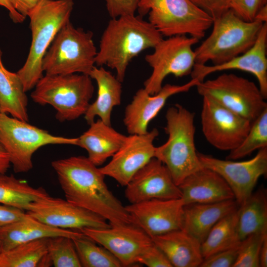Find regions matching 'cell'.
<instances>
[{
  "mask_svg": "<svg viewBox=\"0 0 267 267\" xmlns=\"http://www.w3.org/2000/svg\"><path fill=\"white\" fill-rule=\"evenodd\" d=\"M10 165L9 156L0 142V175L5 174Z\"/></svg>",
  "mask_w": 267,
  "mask_h": 267,
  "instance_id": "ee69618b",
  "label": "cell"
},
{
  "mask_svg": "<svg viewBox=\"0 0 267 267\" xmlns=\"http://www.w3.org/2000/svg\"><path fill=\"white\" fill-rule=\"evenodd\" d=\"M2 252V243H1V240L0 239V254Z\"/></svg>",
  "mask_w": 267,
  "mask_h": 267,
  "instance_id": "7dc6e473",
  "label": "cell"
},
{
  "mask_svg": "<svg viewBox=\"0 0 267 267\" xmlns=\"http://www.w3.org/2000/svg\"><path fill=\"white\" fill-rule=\"evenodd\" d=\"M238 207L235 199L184 205L182 229L202 243L213 227Z\"/></svg>",
  "mask_w": 267,
  "mask_h": 267,
  "instance_id": "603a6c76",
  "label": "cell"
},
{
  "mask_svg": "<svg viewBox=\"0 0 267 267\" xmlns=\"http://www.w3.org/2000/svg\"><path fill=\"white\" fill-rule=\"evenodd\" d=\"M267 232L252 234L241 241L236 261L233 267H259L261 247Z\"/></svg>",
  "mask_w": 267,
  "mask_h": 267,
  "instance_id": "e575fe53",
  "label": "cell"
},
{
  "mask_svg": "<svg viewBox=\"0 0 267 267\" xmlns=\"http://www.w3.org/2000/svg\"><path fill=\"white\" fill-rule=\"evenodd\" d=\"M202 97L201 123L205 138L218 149H234L245 138L252 122L212 98Z\"/></svg>",
  "mask_w": 267,
  "mask_h": 267,
  "instance_id": "7c38bea8",
  "label": "cell"
},
{
  "mask_svg": "<svg viewBox=\"0 0 267 267\" xmlns=\"http://www.w3.org/2000/svg\"><path fill=\"white\" fill-rule=\"evenodd\" d=\"M59 236L73 239L86 236L80 230L61 229L48 225L27 213L20 220L0 227L2 251L22 243Z\"/></svg>",
  "mask_w": 267,
  "mask_h": 267,
  "instance_id": "7402d4cb",
  "label": "cell"
},
{
  "mask_svg": "<svg viewBox=\"0 0 267 267\" xmlns=\"http://www.w3.org/2000/svg\"><path fill=\"white\" fill-rule=\"evenodd\" d=\"M31 94L40 105L49 104L60 122L71 121L85 115L94 92L91 77L86 74L46 75L37 82Z\"/></svg>",
  "mask_w": 267,
  "mask_h": 267,
  "instance_id": "8992f818",
  "label": "cell"
},
{
  "mask_svg": "<svg viewBox=\"0 0 267 267\" xmlns=\"http://www.w3.org/2000/svg\"><path fill=\"white\" fill-rule=\"evenodd\" d=\"M73 239L82 267H123L110 251L103 246L96 245L94 241L87 236Z\"/></svg>",
  "mask_w": 267,
  "mask_h": 267,
  "instance_id": "1f68e13d",
  "label": "cell"
},
{
  "mask_svg": "<svg viewBox=\"0 0 267 267\" xmlns=\"http://www.w3.org/2000/svg\"><path fill=\"white\" fill-rule=\"evenodd\" d=\"M254 20L262 23L267 22V4L262 7L257 12Z\"/></svg>",
  "mask_w": 267,
  "mask_h": 267,
  "instance_id": "bcb514c9",
  "label": "cell"
},
{
  "mask_svg": "<svg viewBox=\"0 0 267 267\" xmlns=\"http://www.w3.org/2000/svg\"><path fill=\"white\" fill-rule=\"evenodd\" d=\"M264 23L245 21L227 9L213 19L211 34L194 50L195 64L218 65L244 53L255 44Z\"/></svg>",
  "mask_w": 267,
  "mask_h": 267,
  "instance_id": "5b68a950",
  "label": "cell"
},
{
  "mask_svg": "<svg viewBox=\"0 0 267 267\" xmlns=\"http://www.w3.org/2000/svg\"><path fill=\"white\" fill-rule=\"evenodd\" d=\"M267 22L264 23L254 45L247 51L231 60L218 65L195 64L191 73V78L204 81L208 75L218 71L239 70L256 78L259 89L267 98Z\"/></svg>",
  "mask_w": 267,
  "mask_h": 267,
  "instance_id": "ffe728a7",
  "label": "cell"
},
{
  "mask_svg": "<svg viewBox=\"0 0 267 267\" xmlns=\"http://www.w3.org/2000/svg\"><path fill=\"white\" fill-rule=\"evenodd\" d=\"M238 207L220 220L201 243V252L204 259L241 242L238 240L237 233Z\"/></svg>",
  "mask_w": 267,
  "mask_h": 267,
  "instance_id": "4dcf8cb0",
  "label": "cell"
},
{
  "mask_svg": "<svg viewBox=\"0 0 267 267\" xmlns=\"http://www.w3.org/2000/svg\"><path fill=\"white\" fill-rule=\"evenodd\" d=\"M178 186L184 205L235 199L231 188L223 178L205 167L188 176Z\"/></svg>",
  "mask_w": 267,
  "mask_h": 267,
  "instance_id": "44dd1931",
  "label": "cell"
},
{
  "mask_svg": "<svg viewBox=\"0 0 267 267\" xmlns=\"http://www.w3.org/2000/svg\"><path fill=\"white\" fill-rule=\"evenodd\" d=\"M26 212L45 224L61 229L80 230L111 226L101 216L49 194L30 203Z\"/></svg>",
  "mask_w": 267,
  "mask_h": 267,
  "instance_id": "5bb4252c",
  "label": "cell"
},
{
  "mask_svg": "<svg viewBox=\"0 0 267 267\" xmlns=\"http://www.w3.org/2000/svg\"><path fill=\"white\" fill-rule=\"evenodd\" d=\"M139 15L148 14V22L163 36L187 35L200 40L213 19L190 0H140Z\"/></svg>",
  "mask_w": 267,
  "mask_h": 267,
  "instance_id": "ba28073f",
  "label": "cell"
},
{
  "mask_svg": "<svg viewBox=\"0 0 267 267\" xmlns=\"http://www.w3.org/2000/svg\"><path fill=\"white\" fill-rule=\"evenodd\" d=\"M0 6L8 10L10 17L14 22L21 23L24 21L25 18L13 8L8 0H0Z\"/></svg>",
  "mask_w": 267,
  "mask_h": 267,
  "instance_id": "7bdbcfd3",
  "label": "cell"
},
{
  "mask_svg": "<svg viewBox=\"0 0 267 267\" xmlns=\"http://www.w3.org/2000/svg\"><path fill=\"white\" fill-rule=\"evenodd\" d=\"M78 137L77 146L87 150L88 158L95 166L103 164L119 150L127 136L100 119Z\"/></svg>",
  "mask_w": 267,
  "mask_h": 267,
  "instance_id": "d4e9b609",
  "label": "cell"
},
{
  "mask_svg": "<svg viewBox=\"0 0 267 267\" xmlns=\"http://www.w3.org/2000/svg\"><path fill=\"white\" fill-rule=\"evenodd\" d=\"M267 232V197L265 190L252 194L238 209L237 233L242 241L249 236Z\"/></svg>",
  "mask_w": 267,
  "mask_h": 267,
  "instance_id": "83f0119b",
  "label": "cell"
},
{
  "mask_svg": "<svg viewBox=\"0 0 267 267\" xmlns=\"http://www.w3.org/2000/svg\"><path fill=\"white\" fill-rule=\"evenodd\" d=\"M48 194L44 188H35L12 175H0V204L26 211L30 203Z\"/></svg>",
  "mask_w": 267,
  "mask_h": 267,
  "instance_id": "f546056e",
  "label": "cell"
},
{
  "mask_svg": "<svg viewBox=\"0 0 267 267\" xmlns=\"http://www.w3.org/2000/svg\"><path fill=\"white\" fill-rule=\"evenodd\" d=\"M198 93L253 122L267 108L259 87L247 79L232 73L199 82Z\"/></svg>",
  "mask_w": 267,
  "mask_h": 267,
  "instance_id": "30bf717a",
  "label": "cell"
},
{
  "mask_svg": "<svg viewBox=\"0 0 267 267\" xmlns=\"http://www.w3.org/2000/svg\"><path fill=\"white\" fill-rule=\"evenodd\" d=\"M199 41L190 36L177 35L159 42L153 47V52L145 56L152 69L151 74L144 82L145 90L154 95L161 89L168 75L182 77L190 74L196 63L192 46Z\"/></svg>",
  "mask_w": 267,
  "mask_h": 267,
  "instance_id": "8fae6325",
  "label": "cell"
},
{
  "mask_svg": "<svg viewBox=\"0 0 267 267\" xmlns=\"http://www.w3.org/2000/svg\"><path fill=\"white\" fill-rule=\"evenodd\" d=\"M158 135V130L153 129L144 134L127 136L111 161L100 171L126 186L134 174L155 157L153 142Z\"/></svg>",
  "mask_w": 267,
  "mask_h": 267,
  "instance_id": "9a60e30c",
  "label": "cell"
},
{
  "mask_svg": "<svg viewBox=\"0 0 267 267\" xmlns=\"http://www.w3.org/2000/svg\"><path fill=\"white\" fill-rule=\"evenodd\" d=\"M173 267H199L203 257L201 243L182 229L151 237Z\"/></svg>",
  "mask_w": 267,
  "mask_h": 267,
  "instance_id": "cb8c5ba5",
  "label": "cell"
},
{
  "mask_svg": "<svg viewBox=\"0 0 267 267\" xmlns=\"http://www.w3.org/2000/svg\"><path fill=\"white\" fill-rule=\"evenodd\" d=\"M267 4V0H229L228 8L242 20L254 21L258 11Z\"/></svg>",
  "mask_w": 267,
  "mask_h": 267,
  "instance_id": "d590c367",
  "label": "cell"
},
{
  "mask_svg": "<svg viewBox=\"0 0 267 267\" xmlns=\"http://www.w3.org/2000/svg\"><path fill=\"white\" fill-rule=\"evenodd\" d=\"M89 76L96 82L97 95L84 115L85 119L90 125L98 116L105 124L111 125L112 111L121 102V82L103 66H94Z\"/></svg>",
  "mask_w": 267,
  "mask_h": 267,
  "instance_id": "484cf974",
  "label": "cell"
},
{
  "mask_svg": "<svg viewBox=\"0 0 267 267\" xmlns=\"http://www.w3.org/2000/svg\"><path fill=\"white\" fill-rule=\"evenodd\" d=\"M47 240L43 238L22 243L2 251L0 254V267H37L51 265L47 257Z\"/></svg>",
  "mask_w": 267,
  "mask_h": 267,
  "instance_id": "f1b7e54d",
  "label": "cell"
},
{
  "mask_svg": "<svg viewBox=\"0 0 267 267\" xmlns=\"http://www.w3.org/2000/svg\"><path fill=\"white\" fill-rule=\"evenodd\" d=\"M26 215L23 210L0 204V227L19 220Z\"/></svg>",
  "mask_w": 267,
  "mask_h": 267,
  "instance_id": "60d3db41",
  "label": "cell"
},
{
  "mask_svg": "<svg viewBox=\"0 0 267 267\" xmlns=\"http://www.w3.org/2000/svg\"><path fill=\"white\" fill-rule=\"evenodd\" d=\"M198 156L204 167L215 171L226 181L239 206L252 194L259 178L267 173V147L244 161L221 160L200 153Z\"/></svg>",
  "mask_w": 267,
  "mask_h": 267,
  "instance_id": "4fadbf2b",
  "label": "cell"
},
{
  "mask_svg": "<svg viewBox=\"0 0 267 267\" xmlns=\"http://www.w3.org/2000/svg\"><path fill=\"white\" fill-rule=\"evenodd\" d=\"M0 48V108L1 113L28 121V98L23 84L17 73L6 69Z\"/></svg>",
  "mask_w": 267,
  "mask_h": 267,
  "instance_id": "4316f807",
  "label": "cell"
},
{
  "mask_svg": "<svg viewBox=\"0 0 267 267\" xmlns=\"http://www.w3.org/2000/svg\"><path fill=\"white\" fill-rule=\"evenodd\" d=\"M125 207L134 224L151 237L182 229L184 204L181 198L153 199Z\"/></svg>",
  "mask_w": 267,
  "mask_h": 267,
  "instance_id": "e0dca14e",
  "label": "cell"
},
{
  "mask_svg": "<svg viewBox=\"0 0 267 267\" xmlns=\"http://www.w3.org/2000/svg\"><path fill=\"white\" fill-rule=\"evenodd\" d=\"M40 0H8L13 8L26 18Z\"/></svg>",
  "mask_w": 267,
  "mask_h": 267,
  "instance_id": "b9f144b4",
  "label": "cell"
},
{
  "mask_svg": "<svg viewBox=\"0 0 267 267\" xmlns=\"http://www.w3.org/2000/svg\"><path fill=\"white\" fill-rule=\"evenodd\" d=\"M97 52L93 33L75 27L69 21L59 30L46 51L42 60L43 72L46 75H89L95 65Z\"/></svg>",
  "mask_w": 267,
  "mask_h": 267,
  "instance_id": "52a82bcc",
  "label": "cell"
},
{
  "mask_svg": "<svg viewBox=\"0 0 267 267\" xmlns=\"http://www.w3.org/2000/svg\"><path fill=\"white\" fill-rule=\"evenodd\" d=\"M80 231L110 251L123 267L137 263L139 256L153 243L151 237L134 224L111 225L105 228L87 227Z\"/></svg>",
  "mask_w": 267,
  "mask_h": 267,
  "instance_id": "2e32d148",
  "label": "cell"
},
{
  "mask_svg": "<svg viewBox=\"0 0 267 267\" xmlns=\"http://www.w3.org/2000/svg\"><path fill=\"white\" fill-rule=\"evenodd\" d=\"M125 195L131 204L153 199L181 198V191L168 169L155 157L132 177L126 186Z\"/></svg>",
  "mask_w": 267,
  "mask_h": 267,
  "instance_id": "ac0fdd59",
  "label": "cell"
},
{
  "mask_svg": "<svg viewBox=\"0 0 267 267\" xmlns=\"http://www.w3.org/2000/svg\"><path fill=\"white\" fill-rule=\"evenodd\" d=\"M1 113L0 108V114Z\"/></svg>",
  "mask_w": 267,
  "mask_h": 267,
  "instance_id": "c3c4849f",
  "label": "cell"
},
{
  "mask_svg": "<svg viewBox=\"0 0 267 267\" xmlns=\"http://www.w3.org/2000/svg\"><path fill=\"white\" fill-rule=\"evenodd\" d=\"M51 166L68 202L101 216L111 225H134L125 206L108 189L105 176L88 157L59 159Z\"/></svg>",
  "mask_w": 267,
  "mask_h": 267,
  "instance_id": "6da1fadb",
  "label": "cell"
},
{
  "mask_svg": "<svg viewBox=\"0 0 267 267\" xmlns=\"http://www.w3.org/2000/svg\"><path fill=\"white\" fill-rule=\"evenodd\" d=\"M47 257L55 267H81V264L72 238L59 236L47 240Z\"/></svg>",
  "mask_w": 267,
  "mask_h": 267,
  "instance_id": "836d02e7",
  "label": "cell"
},
{
  "mask_svg": "<svg viewBox=\"0 0 267 267\" xmlns=\"http://www.w3.org/2000/svg\"><path fill=\"white\" fill-rule=\"evenodd\" d=\"M241 243L204 259L199 267H233L238 255Z\"/></svg>",
  "mask_w": 267,
  "mask_h": 267,
  "instance_id": "8d00e7d4",
  "label": "cell"
},
{
  "mask_svg": "<svg viewBox=\"0 0 267 267\" xmlns=\"http://www.w3.org/2000/svg\"><path fill=\"white\" fill-rule=\"evenodd\" d=\"M214 19L221 15L228 8L229 0H190Z\"/></svg>",
  "mask_w": 267,
  "mask_h": 267,
  "instance_id": "ab89813d",
  "label": "cell"
},
{
  "mask_svg": "<svg viewBox=\"0 0 267 267\" xmlns=\"http://www.w3.org/2000/svg\"><path fill=\"white\" fill-rule=\"evenodd\" d=\"M267 147V108L252 122L242 143L230 151L226 159L235 160L250 155L253 151Z\"/></svg>",
  "mask_w": 267,
  "mask_h": 267,
  "instance_id": "d6a6232c",
  "label": "cell"
},
{
  "mask_svg": "<svg viewBox=\"0 0 267 267\" xmlns=\"http://www.w3.org/2000/svg\"><path fill=\"white\" fill-rule=\"evenodd\" d=\"M166 119L165 131L168 138L156 147L155 158L166 166L178 186L188 176L204 168L195 147L194 114L176 104L168 109Z\"/></svg>",
  "mask_w": 267,
  "mask_h": 267,
  "instance_id": "277c9868",
  "label": "cell"
},
{
  "mask_svg": "<svg viewBox=\"0 0 267 267\" xmlns=\"http://www.w3.org/2000/svg\"><path fill=\"white\" fill-rule=\"evenodd\" d=\"M162 39L163 36L139 15L111 18L101 37L95 65L115 70L116 77L122 83L132 60L143 50L153 48Z\"/></svg>",
  "mask_w": 267,
  "mask_h": 267,
  "instance_id": "7a4b0ae2",
  "label": "cell"
},
{
  "mask_svg": "<svg viewBox=\"0 0 267 267\" xmlns=\"http://www.w3.org/2000/svg\"><path fill=\"white\" fill-rule=\"evenodd\" d=\"M140 0H105L107 10L111 18L134 15Z\"/></svg>",
  "mask_w": 267,
  "mask_h": 267,
  "instance_id": "f35d334b",
  "label": "cell"
},
{
  "mask_svg": "<svg viewBox=\"0 0 267 267\" xmlns=\"http://www.w3.org/2000/svg\"><path fill=\"white\" fill-rule=\"evenodd\" d=\"M74 5L73 0H40L29 13L31 44L25 62L17 72L26 92L44 76L43 57L58 32L70 21Z\"/></svg>",
  "mask_w": 267,
  "mask_h": 267,
  "instance_id": "3957f363",
  "label": "cell"
},
{
  "mask_svg": "<svg viewBox=\"0 0 267 267\" xmlns=\"http://www.w3.org/2000/svg\"><path fill=\"white\" fill-rule=\"evenodd\" d=\"M260 267H267V235L263 240L260 252Z\"/></svg>",
  "mask_w": 267,
  "mask_h": 267,
  "instance_id": "f6af8a7d",
  "label": "cell"
},
{
  "mask_svg": "<svg viewBox=\"0 0 267 267\" xmlns=\"http://www.w3.org/2000/svg\"><path fill=\"white\" fill-rule=\"evenodd\" d=\"M200 82L191 80L182 85L166 84L154 95L149 94L144 88L138 89L131 102L125 108L123 122L130 134H140L148 132L147 127L171 96L188 91Z\"/></svg>",
  "mask_w": 267,
  "mask_h": 267,
  "instance_id": "d6986e66",
  "label": "cell"
},
{
  "mask_svg": "<svg viewBox=\"0 0 267 267\" xmlns=\"http://www.w3.org/2000/svg\"><path fill=\"white\" fill-rule=\"evenodd\" d=\"M78 137L52 135L28 122L0 114V142L7 152L15 173H26L33 168L32 156L48 144L77 145Z\"/></svg>",
  "mask_w": 267,
  "mask_h": 267,
  "instance_id": "9c48e42d",
  "label": "cell"
},
{
  "mask_svg": "<svg viewBox=\"0 0 267 267\" xmlns=\"http://www.w3.org/2000/svg\"><path fill=\"white\" fill-rule=\"evenodd\" d=\"M137 262L148 267H173L165 255L153 242L141 254Z\"/></svg>",
  "mask_w": 267,
  "mask_h": 267,
  "instance_id": "74e56055",
  "label": "cell"
}]
</instances>
